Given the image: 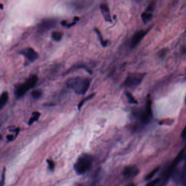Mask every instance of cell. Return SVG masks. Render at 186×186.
<instances>
[{"instance_id":"obj_1","label":"cell","mask_w":186,"mask_h":186,"mask_svg":"<svg viewBox=\"0 0 186 186\" xmlns=\"http://www.w3.org/2000/svg\"><path fill=\"white\" fill-rule=\"evenodd\" d=\"M90 83V81L88 78L76 77L69 79L67 85L75 93L79 95H84L89 89Z\"/></svg>"},{"instance_id":"obj_2","label":"cell","mask_w":186,"mask_h":186,"mask_svg":"<svg viewBox=\"0 0 186 186\" xmlns=\"http://www.w3.org/2000/svg\"><path fill=\"white\" fill-rule=\"evenodd\" d=\"M93 157L88 154H83L78 157L74 164V169L79 175H82L89 171L93 164Z\"/></svg>"},{"instance_id":"obj_3","label":"cell","mask_w":186,"mask_h":186,"mask_svg":"<svg viewBox=\"0 0 186 186\" xmlns=\"http://www.w3.org/2000/svg\"><path fill=\"white\" fill-rule=\"evenodd\" d=\"M143 77V75L138 74L128 75L124 82L123 85L128 88H135L141 84Z\"/></svg>"},{"instance_id":"obj_4","label":"cell","mask_w":186,"mask_h":186,"mask_svg":"<svg viewBox=\"0 0 186 186\" xmlns=\"http://www.w3.org/2000/svg\"><path fill=\"white\" fill-rule=\"evenodd\" d=\"M152 116L153 112L151 107V102L150 100H148L144 111L140 114L139 118L142 124H146L150 122V121L152 118Z\"/></svg>"},{"instance_id":"obj_5","label":"cell","mask_w":186,"mask_h":186,"mask_svg":"<svg viewBox=\"0 0 186 186\" xmlns=\"http://www.w3.org/2000/svg\"><path fill=\"white\" fill-rule=\"evenodd\" d=\"M56 25V21L55 19H45L38 26L39 32L40 33H44L55 27Z\"/></svg>"},{"instance_id":"obj_6","label":"cell","mask_w":186,"mask_h":186,"mask_svg":"<svg viewBox=\"0 0 186 186\" xmlns=\"http://www.w3.org/2000/svg\"><path fill=\"white\" fill-rule=\"evenodd\" d=\"M149 30H141L134 34L130 42L131 48H134L141 42L143 38L148 33Z\"/></svg>"},{"instance_id":"obj_7","label":"cell","mask_w":186,"mask_h":186,"mask_svg":"<svg viewBox=\"0 0 186 186\" xmlns=\"http://www.w3.org/2000/svg\"><path fill=\"white\" fill-rule=\"evenodd\" d=\"M139 172V169L136 165H129L127 166L124 169L123 175L126 178H132L138 175Z\"/></svg>"},{"instance_id":"obj_8","label":"cell","mask_w":186,"mask_h":186,"mask_svg":"<svg viewBox=\"0 0 186 186\" xmlns=\"http://www.w3.org/2000/svg\"><path fill=\"white\" fill-rule=\"evenodd\" d=\"M20 53L27 58L31 62H34L37 60L38 57V54L33 48H28L21 51Z\"/></svg>"},{"instance_id":"obj_9","label":"cell","mask_w":186,"mask_h":186,"mask_svg":"<svg viewBox=\"0 0 186 186\" xmlns=\"http://www.w3.org/2000/svg\"><path fill=\"white\" fill-rule=\"evenodd\" d=\"M100 9L105 20L108 22H111V16L108 6L106 4H102L100 6Z\"/></svg>"},{"instance_id":"obj_10","label":"cell","mask_w":186,"mask_h":186,"mask_svg":"<svg viewBox=\"0 0 186 186\" xmlns=\"http://www.w3.org/2000/svg\"><path fill=\"white\" fill-rule=\"evenodd\" d=\"M38 78L36 75H32L27 80L25 83H23V85L26 87L27 90L33 88L35 86L36 83H37Z\"/></svg>"},{"instance_id":"obj_11","label":"cell","mask_w":186,"mask_h":186,"mask_svg":"<svg viewBox=\"0 0 186 186\" xmlns=\"http://www.w3.org/2000/svg\"><path fill=\"white\" fill-rule=\"evenodd\" d=\"M8 101V94L7 92H4L0 95V110L2 109L7 104Z\"/></svg>"},{"instance_id":"obj_12","label":"cell","mask_w":186,"mask_h":186,"mask_svg":"<svg viewBox=\"0 0 186 186\" xmlns=\"http://www.w3.org/2000/svg\"><path fill=\"white\" fill-rule=\"evenodd\" d=\"M153 14L151 13L148 12L146 11L143 13L141 15V19H142L143 21L145 23L149 22L153 18Z\"/></svg>"},{"instance_id":"obj_13","label":"cell","mask_w":186,"mask_h":186,"mask_svg":"<svg viewBox=\"0 0 186 186\" xmlns=\"http://www.w3.org/2000/svg\"><path fill=\"white\" fill-rule=\"evenodd\" d=\"M51 37L53 39V40H54L55 41H60V40H62V37H63V34L60 32H52Z\"/></svg>"},{"instance_id":"obj_14","label":"cell","mask_w":186,"mask_h":186,"mask_svg":"<svg viewBox=\"0 0 186 186\" xmlns=\"http://www.w3.org/2000/svg\"><path fill=\"white\" fill-rule=\"evenodd\" d=\"M40 116V113L39 112H37V111L33 112V114H32V116L31 117V118L29 120L28 124L29 125H32L34 122L37 121L38 119L39 118Z\"/></svg>"},{"instance_id":"obj_15","label":"cell","mask_w":186,"mask_h":186,"mask_svg":"<svg viewBox=\"0 0 186 186\" xmlns=\"http://www.w3.org/2000/svg\"><path fill=\"white\" fill-rule=\"evenodd\" d=\"M159 170H160V167L156 168L151 172H150L149 174L145 176V180H149L152 179L153 177L156 174L157 172L159 171Z\"/></svg>"},{"instance_id":"obj_16","label":"cell","mask_w":186,"mask_h":186,"mask_svg":"<svg viewBox=\"0 0 186 186\" xmlns=\"http://www.w3.org/2000/svg\"><path fill=\"white\" fill-rule=\"evenodd\" d=\"M42 94H43V92L40 89L34 90L31 93L32 97L34 99H35V100L39 99L41 97Z\"/></svg>"},{"instance_id":"obj_17","label":"cell","mask_w":186,"mask_h":186,"mask_svg":"<svg viewBox=\"0 0 186 186\" xmlns=\"http://www.w3.org/2000/svg\"><path fill=\"white\" fill-rule=\"evenodd\" d=\"M162 179L160 178H157L154 179L153 181H150V182L146 184L145 186H158L160 184Z\"/></svg>"},{"instance_id":"obj_18","label":"cell","mask_w":186,"mask_h":186,"mask_svg":"<svg viewBox=\"0 0 186 186\" xmlns=\"http://www.w3.org/2000/svg\"><path fill=\"white\" fill-rule=\"evenodd\" d=\"M127 98L128 99V102L131 104H137V101L134 98V97L132 96V95L128 92L126 93Z\"/></svg>"},{"instance_id":"obj_19","label":"cell","mask_w":186,"mask_h":186,"mask_svg":"<svg viewBox=\"0 0 186 186\" xmlns=\"http://www.w3.org/2000/svg\"><path fill=\"white\" fill-rule=\"evenodd\" d=\"M180 176H181V181L183 182L186 177V160L185 161V163L184 164V166L182 169V171L180 173Z\"/></svg>"},{"instance_id":"obj_20","label":"cell","mask_w":186,"mask_h":186,"mask_svg":"<svg viewBox=\"0 0 186 186\" xmlns=\"http://www.w3.org/2000/svg\"><path fill=\"white\" fill-rule=\"evenodd\" d=\"M94 96V94H92V95H90L89 97H88L86 99H83V100L81 101V102H80V104H78V109H80V108L82 107V106L84 104V103L85 102V101H87L89 100V99H92V98H93V97Z\"/></svg>"},{"instance_id":"obj_21","label":"cell","mask_w":186,"mask_h":186,"mask_svg":"<svg viewBox=\"0 0 186 186\" xmlns=\"http://www.w3.org/2000/svg\"><path fill=\"white\" fill-rule=\"evenodd\" d=\"M155 8V4L154 2H151L149 4L146 11L150 12V13H152L154 11Z\"/></svg>"},{"instance_id":"obj_22","label":"cell","mask_w":186,"mask_h":186,"mask_svg":"<svg viewBox=\"0 0 186 186\" xmlns=\"http://www.w3.org/2000/svg\"><path fill=\"white\" fill-rule=\"evenodd\" d=\"M96 32H97V34H98L99 38H100V40L101 43V44L102 45V46H106L107 45V41H105L103 40L102 37H101V35L100 33L99 32V31L98 30H96Z\"/></svg>"},{"instance_id":"obj_23","label":"cell","mask_w":186,"mask_h":186,"mask_svg":"<svg viewBox=\"0 0 186 186\" xmlns=\"http://www.w3.org/2000/svg\"><path fill=\"white\" fill-rule=\"evenodd\" d=\"M47 162L48 163V168L50 170H53V169H55V163L52 160H47Z\"/></svg>"},{"instance_id":"obj_24","label":"cell","mask_w":186,"mask_h":186,"mask_svg":"<svg viewBox=\"0 0 186 186\" xmlns=\"http://www.w3.org/2000/svg\"><path fill=\"white\" fill-rule=\"evenodd\" d=\"M181 137L184 139H186V126L183 130L182 131V133H181Z\"/></svg>"},{"instance_id":"obj_25","label":"cell","mask_w":186,"mask_h":186,"mask_svg":"<svg viewBox=\"0 0 186 186\" xmlns=\"http://www.w3.org/2000/svg\"><path fill=\"white\" fill-rule=\"evenodd\" d=\"M7 138L8 140L9 141H13V139H14V136H13V135H8L7 136Z\"/></svg>"},{"instance_id":"obj_26","label":"cell","mask_w":186,"mask_h":186,"mask_svg":"<svg viewBox=\"0 0 186 186\" xmlns=\"http://www.w3.org/2000/svg\"><path fill=\"white\" fill-rule=\"evenodd\" d=\"M3 8H4V6H3V4H0V9H2Z\"/></svg>"},{"instance_id":"obj_27","label":"cell","mask_w":186,"mask_h":186,"mask_svg":"<svg viewBox=\"0 0 186 186\" xmlns=\"http://www.w3.org/2000/svg\"><path fill=\"white\" fill-rule=\"evenodd\" d=\"M136 186V185H135L134 184H133V183H132V184H130V185H128V186Z\"/></svg>"},{"instance_id":"obj_28","label":"cell","mask_w":186,"mask_h":186,"mask_svg":"<svg viewBox=\"0 0 186 186\" xmlns=\"http://www.w3.org/2000/svg\"><path fill=\"white\" fill-rule=\"evenodd\" d=\"M159 186H165V185H164L163 183H162L160 184V185Z\"/></svg>"},{"instance_id":"obj_29","label":"cell","mask_w":186,"mask_h":186,"mask_svg":"<svg viewBox=\"0 0 186 186\" xmlns=\"http://www.w3.org/2000/svg\"><path fill=\"white\" fill-rule=\"evenodd\" d=\"M95 186V185L94 184H93V185H92V186Z\"/></svg>"},{"instance_id":"obj_30","label":"cell","mask_w":186,"mask_h":186,"mask_svg":"<svg viewBox=\"0 0 186 186\" xmlns=\"http://www.w3.org/2000/svg\"><path fill=\"white\" fill-rule=\"evenodd\" d=\"M1 138H2V137H1V135L0 134V139H1Z\"/></svg>"},{"instance_id":"obj_31","label":"cell","mask_w":186,"mask_h":186,"mask_svg":"<svg viewBox=\"0 0 186 186\" xmlns=\"http://www.w3.org/2000/svg\"><path fill=\"white\" fill-rule=\"evenodd\" d=\"M185 101H186V99H185Z\"/></svg>"},{"instance_id":"obj_32","label":"cell","mask_w":186,"mask_h":186,"mask_svg":"<svg viewBox=\"0 0 186 186\" xmlns=\"http://www.w3.org/2000/svg\"><path fill=\"white\" fill-rule=\"evenodd\" d=\"M0 186H1V183H0Z\"/></svg>"}]
</instances>
